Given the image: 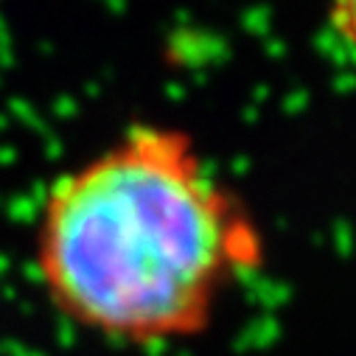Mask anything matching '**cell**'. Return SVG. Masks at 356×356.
<instances>
[{"instance_id":"6da1fadb","label":"cell","mask_w":356,"mask_h":356,"mask_svg":"<svg viewBox=\"0 0 356 356\" xmlns=\"http://www.w3.org/2000/svg\"><path fill=\"white\" fill-rule=\"evenodd\" d=\"M261 258L241 197L191 132L157 121L129 124L54 177L31 230L48 306L81 334L140 350L208 334Z\"/></svg>"},{"instance_id":"7a4b0ae2","label":"cell","mask_w":356,"mask_h":356,"mask_svg":"<svg viewBox=\"0 0 356 356\" xmlns=\"http://www.w3.org/2000/svg\"><path fill=\"white\" fill-rule=\"evenodd\" d=\"M331 17L337 31L356 48V0H331Z\"/></svg>"}]
</instances>
